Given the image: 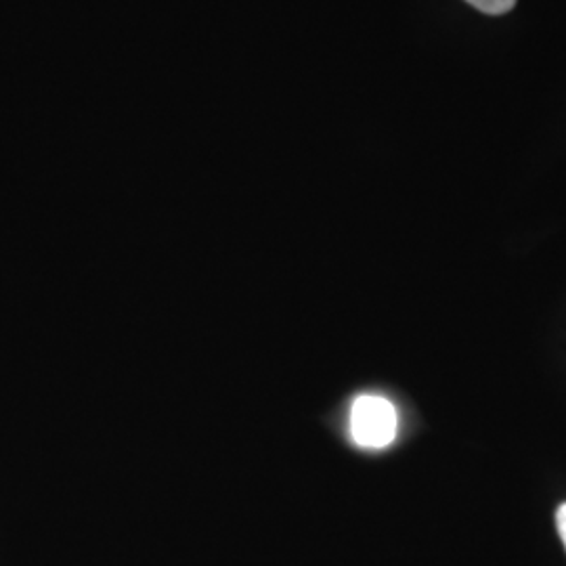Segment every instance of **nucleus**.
<instances>
[{"label":"nucleus","instance_id":"nucleus-3","mask_svg":"<svg viewBox=\"0 0 566 566\" xmlns=\"http://www.w3.org/2000/svg\"><path fill=\"white\" fill-rule=\"evenodd\" d=\"M556 525H558V533H560V539L566 547V504L558 507V514H556Z\"/></svg>","mask_w":566,"mask_h":566},{"label":"nucleus","instance_id":"nucleus-2","mask_svg":"<svg viewBox=\"0 0 566 566\" xmlns=\"http://www.w3.org/2000/svg\"><path fill=\"white\" fill-rule=\"evenodd\" d=\"M465 2H470L474 9L483 11L486 15H504L516 4V0H465Z\"/></svg>","mask_w":566,"mask_h":566},{"label":"nucleus","instance_id":"nucleus-1","mask_svg":"<svg viewBox=\"0 0 566 566\" xmlns=\"http://www.w3.org/2000/svg\"><path fill=\"white\" fill-rule=\"evenodd\" d=\"M399 416L395 405L378 395H364L350 407V434L365 449H385L397 439Z\"/></svg>","mask_w":566,"mask_h":566}]
</instances>
